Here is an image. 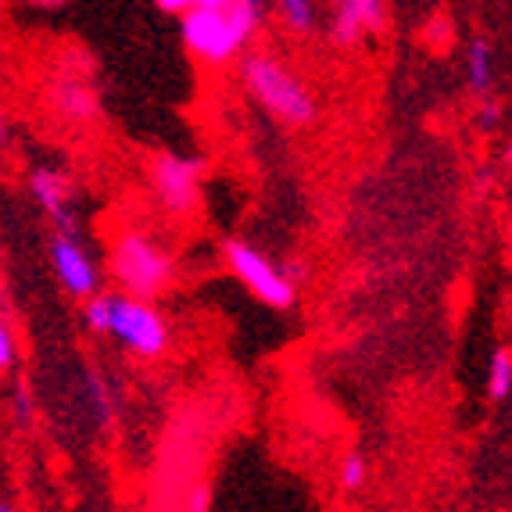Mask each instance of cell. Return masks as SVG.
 Segmentation results:
<instances>
[{
    "mask_svg": "<svg viewBox=\"0 0 512 512\" xmlns=\"http://www.w3.org/2000/svg\"><path fill=\"white\" fill-rule=\"evenodd\" d=\"M498 115H502V111H498V104H491V101H484L480 104V126L484 129H491L498 122Z\"/></svg>",
    "mask_w": 512,
    "mask_h": 512,
    "instance_id": "ffe728a7",
    "label": "cell"
},
{
    "mask_svg": "<svg viewBox=\"0 0 512 512\" xmlns=\"http://www.w3.org/2000/svg\"><path fill=\"white\" fill-rule=\"evenodd\" d=\"M484 394L487 402H509L512 394V348L509 344H498L491 351V359H487V373H484Z\"/></svg>",
    "mask_w": 512,
    "mask_h": 512,
    "instance_id": "4fadbf2b",
    "label": "cell"
},
{
    "mask_svg": "<svg viewBox=\"0 0 512 512\" xmlns=\"http://www.w3.org/2000/svg\"><path fill=\"white\" fill-rule=\"evenodd\" d=\"M11 140V122H8V115H4V108H0V147L8 144Z\"/></svg>",
    "mask_w": 512,
    "mask_h": 512,
    "instance_id": "44dd1931",
    "label": "cell"
},
{
    "mask_svg": "<svg viewBox=\"0 0 512 512\" xmlns=\"http://www.w3.org/2000/svg\"><path fill=\"white\" fill-rule=\"evenodd\" d=\"M33 416H36L33 394H29L26 387H15V394H11V419H15L18 427H29Z\"/></svg>",
    "mask_w": 512,
    "mask_h": 512,
    "instance_id": "e0dca14e",
    "label": "cell"
},
{
    "mask_svg": "<svg viewBox=\"0 0 512 512\" xmlns=\"http://www.w3.org/2000/svg\"><path fill=\"white\" fill-rule=\"evenodd\" d=\"M237 79L258 108L287 129H308L319 119V97L294 65L269 51H248L237 61Z\"/></svg>",
    "mask_w": 512,
    "mask_h": 512,
    "instance_id": "7a4b0ae2",
    "label": "cell"
},
{
    "mask_svg": "<svg viewBox=\"0 0 512 512\" xmlns=\"http://www.w3.org/2000/svg\"><path fill=\"white\" fill-rule=\"evenodd\" d=\"M47 258H51L54 280L72 301H90L94 294H101V265H97L94 251L86 248L83 237H72V233H54L51 244H47Z\"/></svg>",
    "mask_w": 512,
    "mask_h": 512,
    "instance_id": "52a82bcc",
    "label": "cell"
},
{
    "mask_svg": "<svg viewBox=\"0 0 512 512\" xmlns=\"http://www.w3.org/2000/svg\"><path fill=\"white\" fill-rule=\"evenodd\" d=\"M337 484L344 491H362L369 484V459L362 452H348L337 466Z\"/></svg>",
    "mask_w": 512,
    "mask_h": 512,
    "instance_id": "5bb4252c",
    "label": "cell"
},
{
    "mask_svg": "<svg viewBox=\"0 0 512 512\" xmlns=\"http://www.w3.org/2000/svg\"><path fill=\"white\" fill-rule=\"evenodd\" d=\"M86 387H90V405H94L97 419L108 427L111 416H115V405H111V391H108V384H104V376L90 373V376H86Z\"/></svg>",
    "mask_w": 512,
    "mask_h": 512,
    "instance_id": "9a60e30c",
    "label": "cell"
},
{
    "mask_svg": "<svg viewBox=\"0 0 512 512\" xmlns=\"http://www.w3.org/2000/svg\"><path fill=\"white\" fill-rule=\"evenodd\" d=\"M205 176H208V162L201 154L162 151V154H154L151 165H147V180H151L154 201L169 215H190L201 205Z\"/></svg>",
    "mask_w": 512,
    "mask_h": 512,
    "instance_id": "8992f818",
    "label": "cell"
},
{
    "mask_svg": "<svg viewBox=\"0 0 512 512\" xmlns=\"http://www.w3.org/2000/svg\"><path fill=\"white\" fill-rule=\"evenodd\" d=\"M269 15L276 18V26L283 33L298 36V40L316 36L319 26H323V8L316 0H276V4H269Z\"/></svg>",
    "mask_w": 512,
    "mask_h": 512,
    "instance_id": "8fae6325",
    "label": "cell"
},
{
    "mask_svg": "<svg viewBox=\"0 0 512 512\" xmlns=\"http://www.w3.org/2000/svg\"><path fill=\"white\" fill-rule=\"evenodd\" d=\"M51 104L61 119L72 122V126H86L90 119H97L101 111V97H97L94 83L83 76H61L54 79L51 90Z\"/></svg>",
    "mask_w": 512,
    "mask_h": 512,
    "instance_id": "30bf717a",
    "label": "cell"
},
{
    "mask_svg": "<svg viewBox=\"0 0 512 512\" xmlns=\"http://www.w3.org/2000/svg\"><path fill=\"white\" fill-rule=\"evenodd\" d=\"M190 0H154V11L158 15H169V18H180L183 11H187Z\"/></svg>",
    "mask_w": 512,
    "mask_h": 512,
    "instance_id": "ac0fdd59",
    "label": "cell"
},
{
    "mask_svg": "<svg viewBox=\"0 0 512 512\" xmlns=\"http://www.w3.org/2000/svg\"><path fill=\"white\" fill-rule=\"evenodd\" d=\"M391 26V4L387 0H337L326 18V33L337 47H359L369 36Z\"/></svg>",
    "mask_w": 512,
    "mask_h": 512,
    "instance_id": "9c48e42d",
    "label": "cell"
},
{
    "mask_svg": "<svg viewBox=\"0 0 512 512\" xmlns=\"http://www.w3.org/2000/svg\"><path fill=\"white\" fill-rule=\"evenodd\" d=\"M108 276L119 287L115 294L151 301L154 305L176 283V255L158 237H151V233L126 230L111 240Z\"/></svg>",
    "mask_w": 512,
    "mask_h": 512,
    "instance_id": "277c9868",
    "label": "cell"
},
{
    "mask_svg": "<svg viewBox=\"0 0 512 512\" xmlns=\"http://www.w3.org/2000/svg\"><path fill=\"white\" fill-rule=\"evenodd\" d=\"M462 69H466V86L470 94L487 97L491 86H495V47L487 36H470L466 43V54H462Z\"/></svg>",
    "mask_w": 512,
    "mask_h": 512,
    "instance_id": "7c38bea8",
    "label": "cell"
},
{
    "mask_svg": "<svg viewBox=\"0 0 512 512\" xmlns=\"http://www.w3.org/2000/svg\"><path fill=\"white\" fill-rule=\"evenodd\" d=\"M180 40L201 65H233L248 54L255 36L269 22L262 0H190L180 18Z\"/></svg>",
    "mask_w": 512,
    "mask_h": 512,
    "instance_id": "6da1fadb",
    "label": "cell"
},
{
    "mask_svg": "<svg viewBox=\"0 0 512 512\" xmlns=\"http://www.w3.org/2000/svg\"><path fill=\"white\" fill-rule=\"evenodd\" d=\"M222 265L230 269L233 280L244 287L255 301H262L273 312H291L298 305V287L291 283V276L283 273V265L276 258L265 255L258 244L244 237H226L219 244Z\"/></svg>",
    "mask_w": 512,
    "mask_h": 512,
    "instance_id": "5b68a950",
    "label": "cell"
},
{
    "mask_svg": "<svg viewBox=\"0 0 512 512\" xmlns=\"http://www.w3.org/2000/svg\"><path fill=\"white\" fill-rule=\"evenodd\" d=\"M0 512H22L18 505H11V502H0Z\"/></svg>",
    "mask_w": 512,
    "mask_h": 512,
    "instance_id": "7402d4cb",
    "label": "cell"
},
{
    "mask_svg": "<svg viewBox=\"0 0 512 512\" xmlns=\"http://www.w3.org/2000/svg\"><path fill=\"white\" fill-rule=\"evenodd\" d=\"M190 512H208V487L197 484L194 491H190V502H187Z\"/></svg>",
    "mask_w": 512,
    "mask_h": 512,
    "instance_id": "d6986e66",
    "label": "cell"
},
{
    "mask_svg": "<svg viewBox=\"0 0 512 512\" xmlns=\"http://www.w3.org/2000/svg\"><path fill=\"white\" fill-rule=\"evenodd\" d=\"M15 366H18V337L8 319L0 316V376H8Z\"/></svg>",
    "mask_w": 512,
    "mask_h": 512,
    "instance_id": "2e32d148",
    "label": "cell"
},
{
    "mask_svg": "<svg viewBox=\"0 0 512 512\" xmlns=\"http://www.w3.org/2000/svg\"><path fill=\"white\" fill-rule=\"evenodd\" d=\"M29 194H33L36 208L54 222V230L79 237L76 187H72L69 172L58 169V165H33V172H29Z\"/></svg>",
    "mask_w": 512,
    "mask_h": 512,
    "instance_id": "ba28073f",
    "label": "cell"
},
{
    "mask_svg": "<svg viewBox=\"0 0 512 512\" xmlns=\"http://www.w3.org/2000/svg\"><path fill=\"white\" fill-rule=\"evenodd\" d=\"M83 323L90 333H101L126 348L133 359L158 362L172 348V326L165 312L151 301L126 298V294L101 291L83 301Z\"/></svg>",
    "mask_w": 512,
    "mask_h": 512,
    "instance_id": "3957f363",
    "label": "cell"
}]
</instances>
